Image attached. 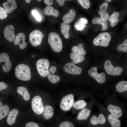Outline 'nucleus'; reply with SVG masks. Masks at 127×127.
<instances>
[{"instance_id":"f257e3e1","label":"nucleus","mask_w":127,"mask_h":127,"mask_svg":"<svg viewBox=\"0 0 127 127\" xmlns=\"http://www.w3.org/2000/svg\"><path fill=\"white\" fill-rule=\"evenodd\" d=\"M48 40L50 46L53 51L59 52L62 51L63 47L62 40L57 33H50L48 35Z\"/></svg>"},{"instance_id":"f03ea898","label":"nucleus","mask_w":127,"mask_h":127,"mask_svg":"<svg viewBox=\"0 0 127 127\" xmlns=\"http://www.w3.org/2000/svg\"><path fill=\"white\" fill-rule=\"evenodd\" d=\"M15 72L16 77L20 80L28 81L31 79L30 69L26 64H21L17 65L15 68Z\"/></svg>"},{"instance_id":"7ed1b4c3","label":"nucleus","mask_w":127,"mask_h":127,"mask_svg":"<svg viewBox=\"0 0 127 127\" xmlns=\"http://www.w3.org/2000/svg\"><path fill=\"white\" fill-rule=\"evenodd\" d=\"M74 102L73 94H69L63 97L61 99L60 104V108L64 111H69L73 107Z\"/></svg>"},{"instance_id":"20e7f679","label":"nucleus","mask_w":127,"mask_h":127,"mask_svg":"<svg viewBox=\"0 0 127 127\" xmlns=\"http://www.w3.org/2000/svg\"><path fill=\"white\" fill-rule=\"evenodd\" d=\"M111 38V36L109 33L103 32L94 39L93 43L95 46L106 47L109 44Z\"/></svg>"},{"instance_id":"39448f33","label":"nucleus","mask_w":127,"mask_h":127,"mask_svg":"<svg viewBox=\"0 0 127 127\" xmlns=\"http://www.w3.org/2000/svg\"><path fill=\"white\" fill-rule=\"evenodd\" d=\"M50 65L48 60L42 59L39 60L36 63V68L37 71L42 77H45L47 75Z\"/></svg>"},{"instance_id":"423d86ee","label":"nucleus","mask_w":127,"mask_h":127,"mask_svg":"<svg viewBox=\"0 0 127 127\" xmlns=\"http://www.w3.org/2000/svg\"><path fill=\"white\" fill-rule=\"evenodd\" d=\"M44 36L45 35L39 30H34L30 34L29 36V41L33 46H38L41 44Z\"/></svg>"},{"instance_id":"0eeeda50","label":"nucleus","mask_w":127,"mask_h":127,"mask_svg":"<svg viewBox=\"0 0 127 127\" xmlns=\"http://www.w3.org/2000/svg\"><path fill=\"white\" fill-rule=\"evenodd\" d=\"M32 109L36 114H42L44 110V106L41 98L39 95L35 96L31 102Z\"/></svg>"},{"instance_id":"6e6552de","label":"nucleus","mask_w":127,"mask_h":127,"mask_svg":"<svg viewBox=\"0 0 127 127\" xmlns=\"http://www.w3.org/2000/svg\"><path fill=\"white\" fill-rule=\"evenodd\" d=\"M104 67L106 73L110 75L119 76L121 74L123 71V68L121 67H114L111 61L109 60L105 61Z\"/></svg>"},{"instance_id":"1a4fd4ad","label":"nucleus","mask_w":127,"mask_h":127,"mask_svg":"<svg viewBox=\"0 0 127 127\" xmlns=\"http://www.w3.org/2000/svg\"><path fill=\"white\" fill-rule=\"evenodd\" d=\"M97 68L93 67L90 69L88 71L89 75L94 79L98 83L102 84L106 80V75L103 72L99 73L97 72Z\"/></svg>"},{"instance_id":"9d476101","label":"nucleus","mask_w":127,"mask_h":127,"mask_svg":"<svg viewBox=\"0 0 127 127\" xmlns=\"http://www.w3.org/2000/svg\"><path fill=\"white\" fill-rule=\"evenodd\" d=\"M0 63L4 72L7 73L10 71L12 64L8 54L4 52L0 54Z\"/></svg>"},{"instance_id":"9b49d317","label":"nucleus","mask_w":127,"mask_h":127,"mask_svg":"<svg viewBox=\"0 0 127 127\" xmlns=\"http://www.w3.org/2000/svg\"><path fill=\"white\" fill-rule=\"evenodd\" d=\"M63 69L66 73L73 75H79L82 72L81 68L70 62L66 64L64 66Z\"/></svg>"},{"instance_id":"f8f14e48","label":"nucleus","mask_w":127,"mask_h":127,"mask_svg":"<svg viewBox=\"0 0 127 127\" xmlns=\"http://www.w3.org/2000/svg\"><path fill=\"white\" fill-rule=\"evenodd\" d=\"M56 70V67L52 66L49 68L48 70L47 76L49 81L52 84L57 83L60 79V77L59 76L54 74Z\"/></svg>"},{"instance_id":"ddd939ff","label":"nucleus","mask_w":127,"mask_h":127,"mask_svg":"<svg viewBox=\"0 0 127 127\" xmlns=\"http://www.w3.org/2000/svg\"><path fill=\"white\" fill-rule=\"evenodd\" d=\"M4 33L5 38L8 41L10 42L14 41L16 36L13 25H10L7 26L4 29Z\"/></svg>"},{"instance_id":"4468645a","label":"nucleus","mask_w":127,"mask_h":127,"mask_svg":"<svg viewBox=\"0 0 127 127\" xmlns=\"http://www.w3.org/2000/svg\"><path fill=\"white\" fill-rule=\"evenodd\" d=\"M13 44L15 45H19V48L21 49L25 48L27 46V44L25 42V34L22 32L18 34L15 37Z\"/></svg>"},{"instance_id":"2eb2a0df","label":"nucleus","mask_w":127,"mask_h":127,"mask_svg":"<svg viewBox=\"0 0 127 127\" xmlns=\"http://www.w3.org/2000/svg\"><path fill=\"white\" fill-rule=\"evenodd\" d=\"M54 113V109L52 105L48 104L44 106V110L42 114L45 119H51L53 117Z\"/></svg>"},{"instance_id":"dca6fc26","label":"nucleus","mask_w":127,"mask_h":127,"mask_svg":"<svg viewBox=\"0 0 127 127\" xmlns=\"http://www.w3.org/2000/svg\"><path fill=\"white\" fill-rule=\"evenodd\" d=\"M107 108L111 114L118 118L122 115V110L119 106L110 104L108 106Z\"/></svg>"},{"instance_id":"f3484780","label":"nucleus","mask_w":127,"mask_h":127,"mask_svg":"<svg viewBox=\"0 0 127 127\" xmlns=\"http://www.w3.org/2000/svg\"><path fill=\"white\" fill-rule=\"evenodd\" d=\"M106 121V119L105 116L102 113L100 114L98 117L95 115H93L90 120L91 123L94 125L104 124Z\"/></svg>"},{"instance_id":"a211bd4d","label":"nucleus","mask_w":127,"mask_h":127,"mask_svg":"<svg viewBox=\"0 0 127 127\" xmlns=\"http://www.w3.org/2000/svg\"><path fill=\"white\" fill-rule=\"evenodd\" d=\"M108 4L107 2H104L99 7L100 10L98 13L101 16V18L102 20L107 21L109 19V15L107 12Z\"/></svg>"},{"instance_id":"6ab92c4d","label":"nucleus","mask_w":127,"mask_h":127,"mask_svg":"<svg viewBox=\"0 0 127 127\" xmlns=\"http://www.w3.org/2000/svg\"><path fill=\"white\" fill-rule=\"evenodd\" d=\"M3 5L7 12L8 13H11L17 7L16 2L14 0H8L3 3Z\"/></svg>"},{"instance_id":"aec40b11","label":"nucleus","mask_w":127,"mask_h":127,"mask_svg":"<svg viewBox=\"0 0 127 127\" xmlns=\"http://www.w3.org/2000/svg\"><path fill=\"white\" fill-rule=\"evenodd\" d=\"M75 10L71 9L69 12L63 16L62 20L63 22L67 24H70L74 20L76 16Z\"/></svg>"},{"instance_id":"412c9836","label":"nucleus","mask_w":127,"mask_h":127,"mask_svg":"<svg viewBox=\"0 0 127 127\" xmlns=\"http://www.w3.org/2000/svg\"><path fill=\"white\" fill-rule=\"evenodd\" d=\"M18 113V111L16 109H14L10 111L7 119V122L8 125H11L15 123Z\"/></svg>"},{"instance_id":"4be33fe9","label":"nucleus","mask_w":127,"mask_h":127,"mask_svg":"<svg viewBox=\"0 0 127 127\" xmlns=\"http://www.w3.org/2000/svg\"><path fill=\"white\" fill-rule=\"evenodd\" d=\"M69 56L70 58L72 60L71 63L74 64L83 62L85 58L84 56L74 52L70 53Z\"/></svg>"},{"instance_id":"5701e85b","label":"nucleus","mask_w":127,"mask_h":127,"mask_svg":"<svg viewBox=\"0 0 127 127\" xmlns=\"http://www.w3.org/2000/svg\"><path fill=\"white\" fill-rule=\"evenodd\" d=\"M91 113V111L89 109L85 108L79 113L77 116V119L79 120H87L89 117Z\"/></svg>"},{"instance_id":"b1692460","label":"nucleus","mask_w":127,"mask_h":127,"mask_svg":"<svg viewBox=\"0 0 127 127\" xmlns=\"http://www.w3.org/2000/svg\"><path fill=\"white\" fill-rule=\"evenodd\" d=\"M60 27L61 33L65 38L66 39L69 38V32L71 28L70 26L68 24L62 22L60 24Z\"/></svg>"},{"instance_id":"393cba45","label":"nucleus","mask_w":127,"mask_h":127,"mask_svg":"<svg viewBox=\"0 0 127 127\" xmlns=\"http://www.w3.org/2000/svg\"><path fill=\"white\" fill-rule=\"evenodd\" d=\"M44 14L47 16H52L56 17L59 16L60 13L56 9H55L52 7L47 6L44 10Z\"/></svg>"},{"instance_id":"a878e982","label":"nucleus","mask_w":127,"mask_h":127,"mask_svg":"<svg viewBox=\"0 0 127 127\" xmlns=\"http://www.w3.org/2000/svg\"><path fill=\"white\" fill-rule=\"evenodd\" d=\"M17 90L18 93L22 96L25 100L27 101L30 99V94L26 87L23 86L19 87L17 88Z\"/></svg>"},{"instance_id":"bb28decb","label":"nucleus","mask_w":127,"mask_h":127,"mask_svg":"<svg viewBox=\"0 0 127 127\" xmlns=\"http://www.w3.org/2000/svg\"><path fill=\"white\" fill-rule=\"evenodd\" d=\"M107 119L111 127H120L121 122L119 120L111 114L108 115Z\"/></svg>"},{"instance_id":"cd10ccee","label":"nucleus","mask_w":127,"mask_h":127,"mask_svg":"<svg viewBox=\"0 0 127 127\" xmlns=\"http://www.w3.org/2000/svg\"><path fill=\"white\" fill-rule=\"evenodd\" d=\"M83 45V44L80 43L77 46H73L71 49V52L81 55H85L86 52L84 49Z\"/></svg>"},{"instance_id":"c85d7f7f","label":"nucleus","mask_w":127,"mask_h":127,"mask_svg":"<svg viewBox=\"0 0 127 127\" xmlns=\"http://www.w3.org/2000/svg\"><path fill=\"white\" fill-rule=\"evenodd\" d=\"M92 23L94 24H101L102 25V30L104 31L106 30L107 28V21H104L101 18L98 17H95L92 20Z\"/></svg>"},{"instance_id":"c756f323","label":"nucleus","mask_w":127,"mask_h":127,"mask_svg":"<svg viewBox=\"0 0 127 127\" xmlns=\"http://www.w3.org/2000/svg\"><path fill=\"white\" fill-rule=\"evenodd\" d=\"M117 91L122 93L127 91V81H122L118 82L115 85Z\"/></svg>"},{"instance_id":"7c9ffc66","label":"nucleus","mask_w":127,"mask_h":127,"mask_svg":"<svg viewBox=\"0 0 127 127\" xmlns=\"http://www.w3.org/2000/svg\"><path fill=\"white\" fill-rule=\"evenodd\" d=\"M87 105V103L85 100L80 99L75 102L72 108L76 110H82L85 108Z\"/></svg>"},{"instance_id":"2f4dec72","label":"nucleus","mask_w":127,"mask_h":127,"mask_svg":"<svg viewBox=\"0 0 127 127\" xmlns=\"http://www.w3.org/2000/svg\"><path fill=\"white\" fill-rule=\"evenodd\" d=\"M9 110V107L7 105L3 106L0 108V120L7 115Z\"/></svg>"},{"instance_id":"473e14b6","label":"nucleus","mask_w":127,"mask_h":127,"mask_svg":"<svg viewBox=\"0 0 127 127\" xmlns=\"http://www.w3.org/2000/svg\"><path fill=\"white\" fill-rule=\"evenodd\" d=\"M87 22V20L84 18L81 19L75 25V28L78 30H83L85 26V24Z\"/></svg>"},{"instance_id":"72a5a7b5","label":"nucleus","mask_w":127,"mask_h":127,"mask_svg":"<svg viewBox=\"0 0 127 127\" xmlns=\"http://www.w3.org/2000/svg\"><path fill=\"white\" fill-rule=\"evenodd\" d=\"M117 50L119 51H122L124 52H127V39H126L121 44L117 45Z\"/></svg>"},{"instance_id":"f704fd0d","label":"nucleus","mask_w":127,"mask_h":127,"mask_svg":"<svg viewBox=\"0 0 127 127\" xmlns=\"http://www.w3.org/2000/svg\"><path fill=\"white\" fill-rule=\"evenodd\" d=\"M77 1L85 9H88L90 7L91 4L89 0H77Z\"/></svg>"},{"instance_id":"c9c22d12","label":"nucleus","mask_w":127,"mask_h":127,"mask_svg":"<svg viewBox=\"0 0 127 127\" xmlns=\"http://www.w3.org/2000/svg\"><path fill=\"white\" fill-rule=\"evenodd\" d=\"M8 16V13L4 8L0 6V20L6 19Z\"/></svg>"},{"instance_id":"e433bc0d","label":"nucleus","mask_w":127,"mask_h":127,"mask_svg":"<svg viewBox=\"0 0 127 127\" xmlns=\"http://www.w3.org/2000/svg\"><path fill=\"white\" fill-rule=\"evenodd\" d=\"M59 127H74V126L71 122L68 121H64L60 123Z\"/></svg>"},{"instance_id":"4c0bfd02","label":"nucleus","mask_w":127,"mask_h":127,"mask_svg":"<svg viewBox=\"0 0 127 127\" xmlns=\"http://www.w3.org/2000/svg\"><path fill=\"white\" fill-rule=\"evenodd\" d=\"M32 14L37 21H40L41 20V16L36 10H33L32 11Z\"/></svg>"},{"instance_id":"58836bf2","label":"nucleus","mask_w":127,"mask_h":127,"mask_svg":"<svg viewBox=\"0 0 127 127\" xmlns=\"http://www.w3.org/2000/svg\"><path fill=\"white\" fill-rule=\"evenodd\" d=\"M119 12H114L111 15L109 18V21L110 22H111L113 20L117 19V17L119 16Z\"/></svg>"},{"instance_id":"ea45409f","label":"nucleus","mask_w":127,"mask_h":127,"mask_svg":"<svg viewBox=\"0 0 127 127\" xmlns=\"http://www.w3.org/2000/svg\"><path fill=\"white\" fill-rule=\"evenodd\" d=\"M25 127H39V126L37 123L31 122L26 123L25 125Z\"/></svg>"},{"instance_id":"a19ab883","label":"nucleus","mask_w":127,"mask_h":127,"mask_svg":"<svg viewBox=\"0 0 127 127\" xmlns=\"http://www.w3.org/2000/svg\"><path fill=\"white\" fill-rule=\"evenodd\" d=\"M8 87V86L6 84L3 82H0V91L5 89Z\"/></svg>"},{"instance_id":"79ce46f5","label":"nucleus","mask_w":127,"mask_h":127,"mask_svg":"<svg viewBox=\"0 0 127 127\" xmlns=\"http://www.w3.org/2000/svg\"><path fill=\"white\" fill-rule=\"evenodd\" d=\"M44 2V4L48 6H51L53 3V0H45Z\"/></svg>"},{"instance_id":"37998d69","label":"nucleus","mask_w":127,"mask_h":127,"mask_svg":"<svg viewBox=\"0 0 127 127\" xmlns=\"http://www.w3.org/2000/svg\"><path fill=\"white\" fill-rule=\"evenodd\" d=\"M119 20L118 18L113 20L111 22L110 24L111 26L112 27H114L118 23Z\"/></svg>"},{"instance_id":"c03bdc74","label":"nucleus","mask_w":127,"mask_h":127,"mask_svg":"<svg viewBox=\"0 0 127 127\" xmlns=\"http://www.w3.org/2000/svg\"><path fill=\"white\" fill-rule=\"evenodd\" d=\"M59 5L61 7H63L64 6L65 0H56Z\"/></svg>"},{"instance_id":"a18cd8bd","label":"nucleus","mask_w":127,"mask_h":127,"mask_svg":"<svg viewBox=\"0 0 127 127\" xmlns=\"http://www.w3.org/2000/svg\"><path fill=\"white\" fill-rule=\"evenodd\" d=\"M25 1L27 3L29 4L31 0H25Z\"/></svg>"},{"instance_id":"49530a36","label":"nucleus","mask_w":127,"mask_h":127,"mask_svg":"<svg viewBox=\"0 0 127 127\" xmlns=\"http://www.w3.org/2000/svg\"><path fill=\"white\" fill-rule=\"evenodd\" d=\"M3 104L2 103L1 101H0V108L3 106Z\"/></svg>"},{"instance_id":"de8ad7c7","label":"nucleus","mask_w":127,"mask_h":127,"mask_svg":"<svg viewBox=\"0 0 127 127\" xmlns=\"http://www.w3.org/2000/svg\"><path fill=\"white\" fill-rule=\"evenodd\" d=\"M106 1H107L108 2H110L111 1V0H105Z\"/></svg>"},{"instance_id":"09e8293b","label":"nucleus","mask_w":127,"mask_h":127,"mask_svg":"<svg viewBox=\"0 0 127 127\" xmlns=\"http://www.w3.org/2000/svg\"><path fill=\"white\" fill-rule=\"evenodd\" d=\"M37 1H38V2H39L41 1V0H37Z\"/></svg>"},{"instance_id":"8fccbe9b","label":"nucleus","mask_w":127,"mask_h":127,"mask_svg":"<svg viewBox=\"0 0 127 127\" xmlns=\"http://www.w3.org/2000/svg\"></svg>"}]
</instances>
